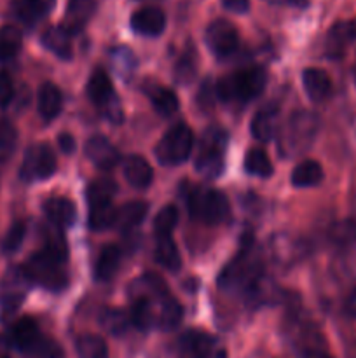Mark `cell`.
I'll return each mask as SVG.
<instances>
[{"label":"cell","instance_id":"obj_6","mask_svg":"<svg viewBox=\"0 0 356 358\" xmlns=\"http://www.w3.org/2000/svg\"><path fill=\"white\" fill-rule=\"evenodd\" d=\"M262 268L257 259L251 257L248 252L234 259L218 276V285L227 292H243L255 287L260 278Z\"/></svg>","mask_w":356,"mask_h":358},{"label":"cell","instance_id":"obj_2","mask_svg":"<svg viewBox=\"0 0 356 358\" xmlns=\"http://www.w3.org/2000/svg\"><path fill=\"white\" fill-rule=\"evenodd\" d=\"M227 143H229V135L225 129L218 128V126H212L202 133L198 156H195V170L202 177L215 178L222 173Z\"/></svg>","mask_w":356,"mask_h":358},{"label":"cell","instance_id":"obj_12","mask_svg":"<svg viewBox=\"0 0 356 358\" xmlns=\"http://www.w3.org/2000/svg\"><path fill=\"white\" fill-rule=\"evenodd\" d=\"M84 154L87 159L100 170H114L121 163V154L117 147L105 136H91L84 145Z\"/></svg>","mask_w":356,"mask_h":358},{"label":"cell","instance_id":"obj_15","mask_svg":"<svg viewBox=\"0 0 356 358\" xmlns=\"http://www.w3.org/2000/svg\"><path fill=\"white\" fill-rule=\"evenodd\" d=\"M101 2L103 0H68V6H66L65 13V24L63 27L70 34H75V31L82 30L89 23L91 17L96 14V10L100 9Z\"/></svg>","mask_w":356,"mask_h":358},{"label":"cell","instance_id":"obj_1","mask_svg":"<svg viewBox=\"0 0 356 358\" xmlns=\"http://www.w3.org/2000/svg\"><path fill=\"white\" fill-rule=\"evenodd\" d=\"M265 83V70L260 66H250L220 79L216 94L223 101H250L264 91Z\"/></svg>","mask_w":356,"mask_h":358},{"label":"cell","instance_id":"obj_5","mask_svg":"<svg viewBox=\"0 0 356 358\" xmlns=\"http://www.w3.org/2000/svg\"><path fill=\"white\" fill-rule=\"evenodd\" d=\"M194 147V133L185 122L171 126L156 145V156L161 164L175 166L188 159Z\"/></svg>","mask_w":356,"mask_h":358},{"label":"cell","instance_id":"obj_34","mask_svg":"<svg viewBox=\"0 0 356 358\" xmlns=\"http://www.w3.org/2000/svg\"><path fill=\"white\" fill-rule=\"evenodd\" d=\"M276 131V114L272 110H260L251 119V135L260 142L272 140Z\"/></svg>","mask_w":356,"mask_h":358},{"label":"cell","instance_id":"obj_23","mask_svg":"<svg viewBox=\"0 0 356 358\" xmlns=\"http://www.w3.org/2000/svg\"><path fill=\"white\" fill-rule=\"evenodd\" d=\"M181 348L192 358H213L215 339L201 331H188L181 338Z\"/></svg>","mask_w":356,"mask_h":358},{"label":"cell","instance_id":"obj_46","mask_svg":"<svg viewBox=\"0 0 356 358\" xmlns=\"http://www.w3.org/2000/svg\"><path fill=\"white\" fill-rule=\"evenodd\" d=\"M346 310H348L349 315L356 317V289L353 290L351 296H349L348 301H346Z\"/></svg>","mask_w":356,"mask_h":358},{"label":"cell","instance_id":"obj_9","mask_svg":"<svg viewBox=\"0 0 356 358\" xmlns=\"http://www.w3.org/2000/svg\"><path fill=\"white\" fill-rule=\"evenodd\" d=\"M205 41L213 55L225 58V56L236 52L237 45H239V34L230 21L215 20L206 28Z\"/></svg>","mask_w":356,"mask_h":358},{"label":"cell","instance_id":"obj_4","mask_svg":"<svg viewBox=\"0 0 356 358\" xmlns=\"http://www.w3.org/2000/svg\"><path fill=\"white\" fill-rule=\"evenodd\" d=\"M23 273L30 283L44 287V289L59 292L68 285V275L63 269V261L52 257L45 250L31 255L23 266Z\"/></svg>","mask_w":356,"mask_h":358},{"label":"cell","instance_id":"obj_35","mask_svg":"<svg viewBox=\"0 0 356 358\" xmlns=\"http://www.w3.org/2000/svg\"><path fill=\"white\" fill-rule=\"evenodd\" d=\"M178 226V208L175 205H168L161 210L154 219V233L157 238L171 236L175 227Z\"/></svg>","mask_w":356,"mask_h":358},{"label":"cell","instance_id":"obj_44","mask_svg":"<svg viewBox=\"0 0 356 358\" xmlns=\"http://www.w3.org/2000/svg\"><path fill=\"white\" fill-rule=\"evenodd\" d=\"M59 145H61L63 152H68V154H72L73 149H75V142H73V138L70 135L59 136Z\"/></svg>","mask_w":356,"mask_h":358},{"label":"cell","instance_id":"obj_45","mask_svg":"<svg viewBox=\"0 0 356 358\" xmlns=\"http://www.w3.org/2000/svg\"><path fill=\"white\" fill-rule=\"evenodd\" d=\"M304 357L306 358H334L332 355H328L327 352L323 350H318V348H309L304 352Z\"/></svg>","mask_w":356,"mask_h":358},{"label":"cell","instance_id":"obj_27","mask_svg":"<svg viewBox=\"0 0 356 358\" xmlns=\"http://www.w3.org/2000/svg\"><path fill=\"white\" fill-rule=\"evenodd\" d=\"M23 45V34L13 24L0 27V63L13 59Z\"/></svg>","mask_w":356,"mask_h":358},{"label":"cell","instance_id":"obj_41","mask_svg":"<svg viewBox=\"0 0 356 358\" xmlns=\"http://www.w3.org/2000/svg\"><path fill=\"white\" fill-rule=\"evenodd\" d=\"M17 129L9 119H0V150L9 152L16 147Z\"/></svg>","mask_w":356,"mask_h":358},{"label":"cell","instance_id":"obj_26","mask_svg":"<svg viewBox=\"0 0 356 358\" xmlns=\"http://www.w3.org/2000/svg\"><path fill=\"white\" fill-rule=\"evenodd\" d=\"M115 192H117L115 182L108 180V178H98L87 187V205H89V208L112 205Z\"/></svg>","mask_w":356,"mask_h":358},{"label":"cell","instance_id":"obj_38","mask_svg":"<svg viewBox=\"0 0 356 358\" xmlns=\"http://www.w3.org/2000/svg\"><path fill=\"white\" fill-rule=\"evenodd\" d=\"M115 208L112 205L100 206V208H89V226L91 229L103 231L114 226Z\"/></svg>","mask_w":356,"mask_h":358},{"label":"cell","instance_id":"obj_3","mask_svg":"<svg viewBox=\"0 0 356 358\" xmlns=\"http://www.w3.org/2000/svg\"><path fill=\"white\" fill-rule=\"evenodd\" d=\"M188 212L195 220L208 226L222 224L229 217V199L223 192L209 187H194L187 199Z\"/></svg>","mask_w":356,"mask_h":358},{"label":"cell","instance_id":"obj_18","mask_svg":"<svg viewBox=\"0 0 356 358\" xmlns=\"http://www.w3.org/2000/svg\"><path fill=\"white\" fill-rule=\"evenodd\" d=\"M122 171H124L126 180L131 187L145 189L152 184L154 170L145 157L136 156V154L128 156L122 161Z\"/></svg>","mask_w":356,"mask_h":358},{"label":"cell","instance_id":"obj_47","mask_svg":"<svg viewBox=\"0 0 356 358\" xmlns=\"http://www.w3.org/2000/svg\"><path fill=\"white\" fill-rule=\"evenodd\" d=\"M0 350H2V339H0Z\"/></svg>","mask_w":356,"mask_h":358},{"label":"cell","instance_id":"obj_37","mask_svg":"<svg viewBox=\"0 0 356 358\" xmlns=\"http://www.w3.org/2000/svg\"><path fill=\"white\" fill-rule=\"evenodd\" d=\"M101 325L107 329L110 334L121 336L128 331L129 318L121 310H107L101 315Z\"/></svg>","mask_w":356,"mask_h":358},{"label":"cell","instance_id":"obj_43","mask_svg":"<svg viewBox=\"0 0 356 358\" xmlns=\"http://www.w3.org/2000/svg\"><path fill=\"white\" fill-rule=\"evenodd\" d=\"M222 6L230 13L244 14L250 9V0H222Z\"/></svg>","mask_w":356,"mask_h":358},{"label":"cell","instance_id":"obj_29","mask_svg":"<svg viewBox=\"0 0 356 358\" xmlns=\"http://www.w3.org/2000/svg\"><path fill=\"white\" fill-rule=\"evenodd\" d=\"M181 317H184V310H181L180 303L173 299L171 296L164 297L163 304L159 308V318H157V327L163 331H173L180 325Z\"/></svg>","mask_w":356,"mask_h":358},{"label":"cell","instance_id":"obj_14","mask_svg":"<svg viewBox=\"0 0 356 358\" xmlns=\"http://www.w3.org/2000/svg\"><path fill=\"white\" fill-rule=\"evenodd\" d=\"M42 338H44V336H42L37 322L31 320V318L28 317L20 318L17 322H14L13 327H10L9 331L10 345L16 350H20L24 357L40 343Z\"/></svg>","mask_w":356,"mask_h":358},{"label":"cell","instance_id":"obj_21","mask_svg":"<svg viewBox=\"0 0 356 358\" xmlns=\"http://www.w3.org/2000/svg\"><path fill=\"white\" fill-rule=\"evenodd\" d=\"M63 107V94L59 91V87L52 83H44L38 87L37 94V108L38 114L42 115V119L45 121H52L54 117H58L59 112Z\"/></svg>","mask_w":356,"mask_h":358},{"label":"cell","instance_id":"obj_25","mask_svg":"<svg viewBox=\"0 0 356 358\" xmlns=\"http://www.w3.org/2000/svg\"><path fill=\"white\" fill-rule=\"evenodd\" d=\"M290 180L295 187H314L323 180V168L318 161L304 159L293 168Z\"/></svg>","mask_w":356,"mask_h":358},{"label":"cell","instance_id":"obj_8","mask_svg":"<svg viewBox=\"0 0 356 358\" xmlns=\"http://www.w3.org/2000/svg\"><path fill=\"white\" fill-rule=\"evenodd\" d=\"M87 94H89L91 101L94 105H98V107L107 112V117H110L115 122L121 121L122 112L121 107H119L117 96H115L114 84H112L107 72H103V70H94L91 73L89 83H87Z\"/></svg>","mask_w":356,"mask_h":358},{"label":"cell","instance_id":"obj_16","mask_svg":"<svg viewBox=\"0 0 356 358\" xmlns=\"http://www.w3.org/2000/svg\"><path fill=\"white\" fill-rule=\"evenodd\" d=\"M353 42H356V20L337 21L327 35V52L339 58Z\"/></svg>","mask_w":356,"mask_h":358},{"label":"cell","instance_id":"obj_40","mask_svg":"<svg viewBox=\"0 0 356 358\" xmlns=\"http://www.w3.org/2000/svg\"><path fill=\"white\" fill-rule=\"evenodd\" d=\"M28 358H61L63 352L59 345L52 339L42 338L40 343L27 355Z\"/></svg>","mask_w":356,"mask_h":358},{"label":"cell","instance_id":"obj_36","mask_svg":"<svg viewBox=\"0 0 356 358\" xmlns=\"http://www.w3.org/2000/svg\"><path fill=\"white\" fill-rule=\"evenodd\" d=\"M198 72V55L195 49H187L180 59L177 62V69H175V79L180 84H188L195 77Z\"/></svg>","mask_w":356,"mask_h":358},{"label":"cell","instance_id":"obj_19","mask_svg":"<svg viewBox=\"0 0 356 358\" xmlns=\"http://www.w3.org/2000/svg\"><path fill=\"white\" fill-rule=\"evenodd\" d=\"M149 212V205L145 201H129L124 203L121 208H115L114 226L121 233H128L138 227L143 222Z\"/></svg>","mask_w":356,"mask_h":358},{"label":"cell","instance_id":"obj_28","mask_svg":"<svg viewBox=\"0 0 356 358\" xmlns=\"http://www.w3.org/2000/svg\"><path fill=\"white\" fill-rule=\"evenodd\" d=\"M156 259L164 269H168V271H178V269H180L181 257H180V252H178L177 243L173 241V238L171 236L157 238Z\"/></svg>","mask_w":356,"mask_h":358},{"label":"cell","instance_id":"obj_32","mask_svg":"<svg viewBox=\"0 0 356 358\" xmlns=\"http://www.w3.org/2000/svg\"><path fill=\"white\" fill-rule=\"evenodd\" d=\"M56 0H20L17 14L28 24H34L54 7Z\"/></svg>","mask_w":356,"mask_h":358},{"label":"cell","instance_id":"obj_31","mask_svg":"<svg viewBox=\"0 0 356 358\" xmlns=\"http://www.w3.org/2000/svg\"><path fill=\"white\" fill-rule=\"evenodd\" d=\"M75 350L79 358H108L107 343L96 334L80 336L75 343Z\"/></svg>","mask_w":356,"mask_h":358},{"label":"cell","instance_id":"obj_11","mask_svg":"<svg viewBox=\"0 0 356 358\" xmlns=\"http://www.w3.org/2000/svg\"><path fill=\"white\" fill-rule=\"evenodd\" d=\"M318 121L313 114L307 112H297L290 117L288 128H286V140L292 150H300L313 142L316 135Z\"/></svg>","mask_w":356,"mask_h":358},{"label":"cell","instance_id":"obj_13","mask_svg":"<svg viewBox=\"0 0 356 358\" xmlns=\"http://www.w3.org/2000/svg\"><path fill=\"white\" fill-rule=\"evenodd\" d=\"M131 28L135 34L143 37H157L166 28V14L163 9L154 6L142 7L131 14Z\"/></svg>","mask_w":356,"mask_h":358},{"label":"cell","instance_id":"obj_17","mask_svg":"<svg viewBox=\"0 0 356 358\" xmlns=\"http://www.w3.org/2000/svg\"><path fill=\"white\" fill-rule=\"evenodd\" d=\"M44 212L47 215L49 222L56 229H66V227L73 226V222L77 219V208L73 205V201L68 198H63V196L49 198L44 203Z\"/></svg>","mask_w":356,"mask_h":358},{"label":"cell","instance_id":"obj_10","mask_svg":"<svg viewBox=\"0 0 356 358\" xmlns=\"http://www.w3.org/2000/svg\"><path fill=\"white\" fill-rule=\"evenodd\" d=\"M28 278L23 269H10L0 282V313L10 315L20 308L27 296Z\"/></svg>","mask_w":356,"mask_h":358},{"label":"cell","instance_id":"obj_24","mask_svg":"<svg viewBox=\"0 0 356 358\" xmlns=\"http://www.w3.org/2000/svg\"><path fill=\"white\" fill-rule=\"evenodd\" d=\"M121 259L122 252L117 245H107V247L101 248L100 255L96 259V264H94V276H96V280L108 282V280L114 278L119 266H121Z\"/></svg>","mask_w":356,"mask_h":358},{"label":"cell","instance_id":"obj_20","mask_svg":"<svg viewBox=\"0 0 356 358\" xmlns=\"http://www.w3.org/2000/svg\"><path fill=\"white\" fill-rule=\"evenodd\" d=\"M42 45L61 59L72 58V34L65 27L45 28L40 37Z\"/></svg>","mask_w":356,"mask_h":358},{"label":"cell","instance_id":"obj_7","mask_svg":"<svg viewBox=\"0 0 356 358\" xmlns=\"http://www.w3.org/2000/svg\"><path fill=\"white\" fill-rule=\"evenodd\" d=\"M56 154L52 152L47 143H37L31 145L24 154L23 164H21V178L27 182L45 180L56 171Z\"/></svg>","mask_w":356,"mask_h":358},{"label":"cell","instance_id":"obj_42","mask_svg":"<svg viewBox=\"0 0 356 358\" xmlns=\"http://www.w3.org/2000/svg\"><path fill=\"white\" fill-rule=\"evenodd\" d=\"M13 98H14L13 77H10L6 70H0V108H6L7 105L13 101Z\"/></svg>","mask_w":356,"mask_h":358},{"label":"cell","instance_id":"obj_30","mask_svg":"<svg viewBox=\"0 0 356 358\" xmlns=\"http://www.w3.org/2000/svg\"><path fill=\"white\" fill-rule=\"evenodd\" d=\"M150 101H152L154 108L159 115H164V117H170L180 107V101H178V96L175 94V91H171L170 87H154L150 91Z\"/></svg>","mask_w":356,"mask_h":358},{"label":"cell","instance_id":"obj_33","mask_svg":"<svg viewBox=\"0 0 356 358\" xmlns=\"http://www.w3.org/2000/svg\"><path fill=\"white\" fill-rule=\"evenodd\" d=\"M244 170L255 177L267 178L272 175V163L267 152L262 149H250L244 157Z\"/></svg>","mask_w":356,"mask_h":358},{"label":"cell","instance_id":"obj_22","mask_svg":"<svg viewBox=\"0 0 356 358\" xmlns=\"http://www.w3.org/2000/svg\"><path fill=\"white\" fill-rule=\"evenodd\" d=\"M302 86L311 100L321 101L330 94L332 79L325 70L306 69L302 73Z\"/></svg>","mask_w":356,"mask_h":358},{"label":"cell","instance_id":"obj_39","mask_svg":"<svg viewBox=\"0 0 356 358\" xmlns=\"http://www.w3.org/2000/svg\"><path fill=\"white\" fill-rule=\"evenodd\" d=\"M24 236H27V226H24V222L17 220V222H14L13 226H10V229L7 231L6 238H3L2 250L6 252V254H14L24 241Z\"/></svg>","mask_w":356,"mask_h":358}]
</instances>
